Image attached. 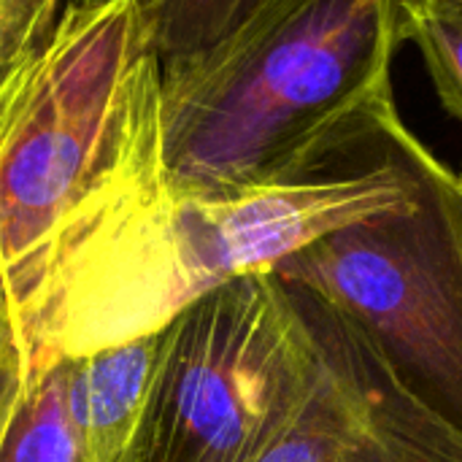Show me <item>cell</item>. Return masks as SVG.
<instances>
[{
  "label": "cell",
  "instance_id": "9a60e30c",
  "mask_svg": "<svg viewBox=\"0 0 462 462\" xmlns=\"http://www.w3.org/2000/svg\"><path fill=\"white\" fill-rule=\"evenodd\" d=\"M0 311H11L8 303H5V292H3V282H0Z\"/></svg>",
  "mask_w": 462,
  "mask_h": 462
},
{
  "label": "cell",
  "instance_id": "6da1fadb",
  "mask_svg": "<svg viewBox=\"0 0 462 462\" xmlns=\"http://www.w3.org/2000/svg\"><path fill=\"white\" fill-rule=\"evenodd\" d=\"M425 154L398 108H387L295 181L179 192L162 168L157 92L125 168L60 236L16 317L27 368L154 333L219 284L271 273L336 230L409 206Z\"/></svg>",
  "mask_w": 462,
  "mask_h": 462
},
{
  "label": "cell",
  "instance_id": "277c9868",
  "mask_svg": "<svg viewBox=\"0 0 462 462\" xmlns=\"http://www.w3.org/2000/svg\"><path fill=\"white\" fill-rule=\"evenodd\" d=\"M322 365V333L273 273L219 284L165 328L125 462H254L290 425Z\"/></svg>",
  "mask_w": 462,
  "mask_h": 462
},
{
  "label": "cell",
  "instance_id": "30bf717a",
  "mask_svg": "<svg viewBox=\"0 0 462 462\" xmlns=\"http://www.w3.org/2000/svg\"><path fill=\"white\" fill-rule=\"evenodd\" d=\"M263 0H154L146 5L160 60L203 51L233 32Z\"/></svg>",
  "mask_w": 462,
  "mask_h": 462
},
{
  "label": "cell",
  "instance_id": "8fae6325",
  "mask_svg": "<svg viewBox=\"0 0 462 462\" xmlns=\"http://www.w3.org/2000/svg\"><path fill=\"white\" fill-rule=\"evenodd\" d=\"M60 0H0V89L19 79L46 49Z\"/></svg>",
  "mask_w": 462,
  "mask_h": 462
},
{
  "label": "cell",
  "instance_id": "7a4b0ae2",
  "mask_svg": "<svg viewBox=\"0 0 462 462\" xmlns=\"http://www.w3.org/2000/svg\"><path fill=\"white\" fill-rule=\"evenodd\" d=\"M406 0H263L219 43L160 60L165 179L225 195L306 176L393 95Z\"/></svg>",
  "mask_w": 462,
  "mask_h": 462
},
{
  "label": "cell",
  "instance_id": "7c38bea8",
  "mask_svg": "<svg viewBox=\"0 0 462 462\" xmlns=\"http://www.w3.org/2000/svg\"><path fill=\"white\" fill-rule=\"evenodd\" d=\"M27 346L11 311H0V444L24 398L27 387Z\"/></svg>",
  "mask_w": 462,
  "mask_h": 462
},
{
  "label": "cell",
  "instance_id": "52a82bcc",
  "mask_svg": "<svg viewBox=\"0 0 462 462\" xmlns=\"http://www.w3.org/2000/svg\"><path fill=\"white\" fill-rule=\"evenodd\" d=\"M162 346V328L116 346L62 357V401L89 462H125L141 425Z\"/></svg>",
  "mask_w": 462,
  "mask_h": 462
},
{
  "label": "cell",
  "instance_id": "ba28073f",
  "mask_svg": "<svg viewBox=\"0 0 462 462\" xmlns=\"http://www.w3.org/2000/svg\"><path fill=\"white\" fill-rule=\"evenodd\" d=\"M0 462H89L65 411L57 360L27 368L24 398L0 444Z\"/></svg>",
  "mask_w": 462,
  "mask_h": 462
},
{
  "label": "cell",
  "instance_id": "9c48e42d",
  "mask_svg": "<svg viewBox=\"0 0 462 462\" xmlns=\"http://www.w3.org/2000/svg\"><path fill=\"white\" fill-rule=\"evenodd\" d=\"M401 35L420 49L441 106L462 122V0H406Z\"/></svg>",
  "mask_w": 462,
  "mask_h": 462
},
{
  "label": "cell",
  "instance_id": "4fadbf2b",
  "mask_svg": "<svg viewBox=\"0 0 462 462\" xmlns=\"http://www.w3.org/2000/svg\"><path fill=\"white\" fill-rule=\"evenodd\" d=\"M27 70H30V68H27ZM27 70H24L19 79H14L11 84H5V87L0 89V122H3V114H5V108H8V103H11V97H14V95H16V89L22 87V81H24Z\"/></svg>",
  "mask_w": 462,
  "mask_h": 462
},
{
  "label": "cell",
  "instance_id": "3957f363",
  "mask_svg": "<svg viewBox=\"0 0 462 462\" xmlns=\"http://www.w3.org/2000/svg\"><path fill=\"white\" fill-rule=\"evenodd\" d=\"M157 92L143 0L65 5L0 122V282L14 319L60 236L125 168Z\"/></svg>",
  "mask_w": 462,
  "mask_h": 462
},
{
  "label": "cell",
  "instance_id": "2e32d148",
  "mask_svg": "<svg viewBox=\"0 0 462 462\" xmlns=\"http://www.w3.org/2000/svg\"><path fill=\"white\" fill-rule=\"evenodd\" d=\"M457 173H460V179H462V171H457Z\"/></svg>",
  "mask_w": 462,
  "mask_h": 462
},
{
  "label": "cell",
  "instance_id": "5bb4252c",
  "mask_svg": "<svg viewBox=\"0 0 462 462\" xmlns=\"http://www.w3.org/2000/svg\"><path fill=\"white\" fill-rule=\"evenodd\" d=\"M95 3H108V0H65V5H95ZM146 5H152L154 0H143Z\"/></svg>",
  "mask_w": 462,
  "mask_h": 462
},
{
  "label": "cell",
  "instance_id": "8992f818",
  "mask_svg": "<svg viewBox=\"0 0 462 462\" xmlns=\"http://www.w3.org/2000/svg\"><path fill=\"white\" fill-rule=\"evenodd\" d=\"M303 300L322 333V365L254 462H462L460 433L428 414L349 325Z\"/></svg>",
  "mask_w": 462,
  "mask_h": 462
},
{
  "label": "cell",
  "instance_id": "5b68a950",
  "mask_svg": "<svg viewBox=\"0 0 462 462\" xmlns=\"http://www.w3.org/2000/svg\"><path fill=\"white\" fill-rule=\"evenodd\" d=\"M349 325L462 436V179L433 152L409 206L336 230L271 271Z\"/></svg>",
  "mask_w": 462,
  "mask_h": 462
}]
</instances>
